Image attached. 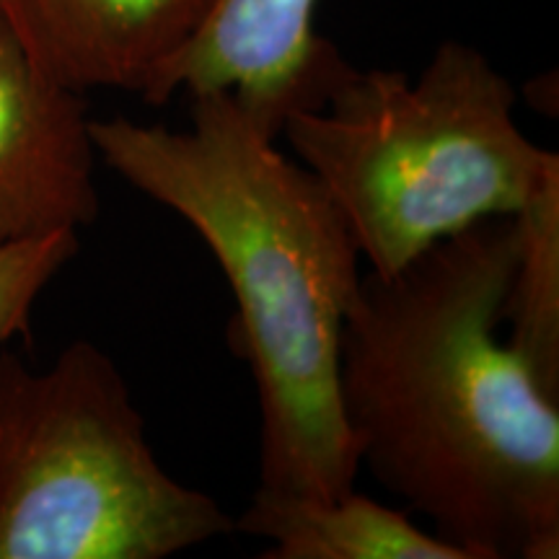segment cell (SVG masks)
<instances>
[{"mask_svg": "<svg viewBox=\"0 0 559 559\" xmlns=\"http://www.w3.org/2000/svg\"><path fill=\"white\" fill-rule=\"evenodd\" d=\"M213 0H0V21L45 79L143 96Z\"/></svg>", "mask_w": 559, "mask_h": 559, "instance_id": "7", "label": "cell"}, {"mask_svg": "<svg viewBox=\"0 0 559 559\" xmlns=\"http://www.w3.org/2000/svg\"><path fill=\"white\" fill-rule=\"evenodd\" d=\"M79 251V234L41 236L0 247V349L16 334H29L32 311L41 290Z\"/></svg>", "mask_w": 559, "mask_h": 559, "instance_id": "10", "label": "cell"}, {"mask_svg": "<svg viewBox=\"0 0 559 559\" xmlns=\"http://www.w3.org/2000/svg\"><path fill=\"white\" fill-rule=\"evenodd\" d=\"M280 135L340 207L376 275L489 218H513L559 174L515 120V88L449 39L415 81L355 66Z\"/></svg>", "mask_w": 559, "mask_h": 559, "instance_id": "3", "label": "cell"}, {"mask_svg": "<svg viewBox=\"0 0 559 559\" xmlns=\"http://www.w3.org/2000/svg\"><path fill=\"white\" fill-rule=\"evenodd\" d=\"M513 218L519 262L502 321L510 324V347L559 400V174Z\"/></svg>", "mask_w": 559, "mask_h": 559, "instance_id": "9", "label": "cell"}, {"mask_svg": "<svg viewBox=\"0 0 559 559\" xmlns=\"http://www.w3.org/2000/svg\"><path fill=\"white\" fill-rule=\"evenodd\" d=\"M234 531L267 542L264 559H469L355 487L313 498L260 485Z\"/></svg>", "mask_w": 559, "mask_h": 559, "instance_id": "8", "label": "cell"}, {"mask_svg": "<svg viewBox=\"0 0 559 559\" xmlns=\"http://www.w3.org/2000/svg\"><path fill=\"white\" fill-rule=\"evenodd\" d=\"M96 158L83 94L45 79L0 24V247L91 226Z\"/></svg>", "mask_w": 559, "mask_h": 559, "instance_id": "6", "label": "cell"}, {"mask_svg": "<svg viewBox=\"0 0 559 559\" xmlns=\"http://www.w3.org/2000/svg\"><path fill=\"white\" fill-rule=\"evenodd\" d=\"M319 0H213L207 16L140 96L228 91L272 135L296 111L324 104L349 62L313 24Z\"/></svg>", "mask_w": 559, "mask_h": 559, "instance_id": "5", "label": "cell"}, {"mask_svg": "<svg viewBox=\"0 0 559 559\" xmlns=\"http://www.w3.org/2000/svg\"><path fill=\"white\" fill-rule=\"evenodd\" d=\"M0 24H3V21H0Z\"/></svg>", "mask_w": 559, "mask_h": 559, "instance_id": "11", "label": "cell"}, {"mask_svg": "<svg viewBox=\"0 0 559 559\" xmlns=\"http://www.w3.org/2000/svg\"><path fill=\"white\" fill-rule=\"evenodd\" d=\"M190 128L91 120L96 156L198 230L234 293L230 345L260 404V485L334 498L358 479L340 345L362 257L319 179L228 91L190 94Z\"/></svg>", "mask_w": 559, "mask_h": 559, "instance_id": "2", "label": "cell"}, {"mask_svg": "<svg viewBox=\"0 0 559 559\" xmlns=\"http://www.w3.org/2000/svg\"><path fill=\"white\" fill-rule=\"evenodd\" d=\"M515 218L362 272L340 345L360 469L469 559L559 557V400L500 337Z\"/></svg>", "mask_w": 559, "mask_h": 559, "instance_id": "1", "label": "cell"}, {"mask_svg": "<svg viewBox=\"0 0 559 559\" xmlns=\"http://www.w3.org/2000/svg\"><path fill=\"white\" fill-rule=\"evenodd\" d=\"M230 531L164 469L102 347L70 342L45 370L0 349V559H166Z\"/></svg>", "mask_w": 559, "mask_h": 559, "instance_id": "4", "label": "cell"}]
</instances>
